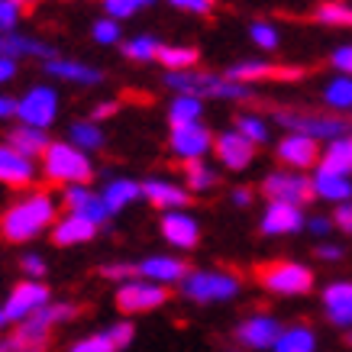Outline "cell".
<instances>
[{
	"mask_svg": "<svg viewBox=\"0 0 352 352\" xmlns=\"http://www.w3.org/2000/svg\"><path fill=\"white\" fill-rule=\"evenodd\" d=\"M275 123L288 129V133H300L317 142H333L340 136H349L352 129L342 117H330V113H304V110H275Z\"/></svg>",
	"mask_w": 352,
	"mask_h": 352,
	"instance_id": "cell-6",
	"label": "cell"
},
{
	"mask_svg": "<svg viewBox=\"0 0 352 352\" xmlns=\"http://www.w3.org/2000/svg\"><path fill=\"white\" fill-rule=\"evenodd\" d=\"M258 191L265 194L268 204H294V207H304L307 201H314V182L304 171H291V168H275L268 171Z\"/></svg>",
	"mask_w": 352,
	"mask_h": 352,
	"instance_id": "cell-7",
	"label": "cell"
},
{
	"mask_svg": "<svg viewBox=\"0 0 352 352\" xmlns=\"http://www.w3.org/2000/svg\"><path fill=\"white\" fill-rule=\"evenodd\" d=\"M165 300H168V288L146 278H129L117 288V307L123 314H146V310L162 307Z\"/></svg>",
	"mask_w": 352,
	"mask_h": 352,
	"instance_id": "cell-11",
	"label": "cell"
},
{
	"mask_svg": "<svg viewBox=\"0 0 352 352\" xmlns=\"http://www.w3.org/2000/svg\"><path fill=\"white\" fill-rule=\"evenodd\" d=\"M136 278H146V281H155L162 288H168V285H182L188 278V265L175 256H149L136 262Z\"/></svg>",
	"mask_w": 352,
	"mask_h": 352,
	"instance_id": "cell-21",
	"label": "cell"
},
{
	"mask_svg": "<svg viewBox=\"0 0 352 352\" xmlns=\"http://www.w3.org/2000/svg\"><path fill=\"white\" fill-rule=\"evenodd\" d=\"M307 226V217H304V207H294V204H268L262 217H258V230L262 236H291Z\"/></svg>",
	"mask_w": 352,
	"mask_h": 352,
	"instance_id": "cell-18",
	"label": "cell"
},
{
	"mask_svg": "<svg viewBox=\"0 0 352 352\" xmlns=\"http://www.w3.org/2000/svg\"><path fill=\"white\" fill-rule=\"evenodd\" d=\"M20 3H23V7H26V3H39V0H20Z\"/></svg>",
	"mask_w": 352,
	"mask_h": 352,
	"instance_id": "cell-58",
	"label": "cell"
},
{
	"mask_svg": "<svg viewBox=\"0 0 352 352\" xmlns=\"http://www.w3.org/2000/svg\"><path fill=\"white\" fill-rule=\"evenodd\" d=\"M43 175L49 182L62 184V188H72V184H87L94 178V165H91V155L81 149H75L68 139L62 142H52L49 152L43 155Z\"/></svg>",
	"mask_w": 352,
	"mask_h": 352,
	"instance_id": "cell-3",
	"label": "cell"
},
{
	"mask_svg": "<svg viewBox=\"0 0 352 352\" xmlns=\"http://www.w3.org/2000/svg\"><path fill=\"white\" fill-rule=\"evenodd\" d=\"M226 78H233L239 85H256V81H268V78H300V68H281V65L262 62V58H245V62H236L223 72Z\"/></svg>",
	"mask_w": 352,
	"mask_h": 352,
	"instance_id": "cell-20",
	"label": "cell"
},
{
	"mask_svg": "<svg viewBox=\"0 0 352 352\" xmlns=\"http://www.w3.org/2000/svg\"><path fill=\"white\" fill-rule=\"evenodd\" d=\"M20 268H23V275L30 278V281H36V278L45 275V258L36 256V252H26V256L20 258Z\"/></svg>",
	"mask_w": 352,
	"mask_h": 352,
	"instance_id": "cell-48",
	"label": "cell"
},
{
	"mask_svg": "<svg viewBox=\"0 0 352 352\" xmlns=\"http://www.w3.org/2000/svg\"><path fill=\"white\" fill-rule=\"evenodd\" d=\"M272 352H317V336H314L310 327L294 323V327H285V333L278 336Z\"/></svg>",
	"mask_w": 352,
	"mask_h": 352,
	"instance_id": "cell-32",
	"label": "cell"
},
{
	"mask_svg": "<svg viewBox=\"0 0 352 352\" xmlns=\"http://www.w3.org/2000/svg\"><path fill=\"white\" fill-rule=\"evenodd\" d=\"M214 155L226 171H243L252 165V159H256V146H252L245 136H239L236 129H223V133H217Z\"/></svg>",
	"mask_w": 352,
	"mask_h": 352,
	"instance_id": "cell-16",
	"label": "cell"
},
{
	"mask_svg": "<svg viewBox=\"0 0 352 352\" xmlns=\"http://www.w3.org/2000/svg\"><path fill=\"white\" fill-rule=\"evenodd\" d=\"M45 75L58 78V81H68V85H78V87H94L104 81V72H97L94 65H85L78 58H52L45 62Z\"/></svg>",
	"mask_w": 352,
	"mask_h": 352,
	"instance_id": "cell-23",
	"label": "cell"
},
{
	"mask_svg": "<svg viewBox=\"0 0 352 352\" xmlns=\"http://www.w3.org/2000/svg\"><path fill=\"white\" fill-rule=\"evenodd\" d=\"M275 155H278V162H281L285 168H291V171H310V168L317 171L323 149H320V142H317V139L300 136V133H288V136L278 139Z\"/></svg>",
	"mask_w": 352,
	"mask_h": 352,
	"instance_id": "cell-12",
	"label": "cell"
},
{
	"mask_svg": "<svg viewBox=\"0 0 352 352\" xmlns=\"http://www.w3.org/2000/svg\"><path fill=\"white\" fill-rule=\"evenodd\" d=\"M204 117V100L191 94H175L168 104V123L171 129L178 126H191V123H201Z\"/></svg>",
	"mask_w": 352,
	"mask_h": 352,
	"instance_id": "cell-30",
	"label": "cell"
},
{
	"mask_svg": "<svg viewBox=\"0 0 352 352\" xmlns=\"http://www.w3.org/2000/svg\"><path fill=\"white\" fill-rule=\"evenodd\" d=\"M117 110H120L117 100H100V104H94V110H91V120H94V123H104V120H110Z\"/></svg>",
	"mask_w": 352,
	"mask_h": 352,
	"instance_id": "cell-51",
	"label": "cell"
},
{
	"mask_svg": "<svg viewBox=\"0 0 352 352\" xmlns=\"http://www.w3.org/2000/svg\"><path fill=\"white\" fill-rule=\"evenodd\" d=\"M16 72H20V62L10 58V55H0V85H10Z\"/></svg>",
	"mask_w": 352,
	"mask_h": 352,
	"instance_id": "cell-52",
	"label": "cell"
},
{
	"mask_svg": "<svg viewBox=\"0 0 352 352\" xmlns=\"http://www.w3.org/2000/svg\"><path fill=\"white\" fill-rule=\"evenodd\" d=\"M217 184H220V175L207 162H188L184 165V188L191 194H210Z\"/></svg>",
	"mask_w": 352,
	"mask_h": 352,
	"instance_id": "cell-33",
	"label": "cell"
},
{
	"mask_svg": "<svg viewBox=\"0 0 352 352\" xmlns=\"http://www.w3.org/2000/svg\"><path fill=\"white\" fill-rule=\"evenodd\" d=\"M20 16H23V3L20 0H0V36L3 32H20Z\"/></svg>",
	"mask_w": 352,
	"mask_h": 352,
	"instance_id": "cell-43",
	"label": "cell"
},
{
	"mask_svg": "<svg viewBox=\"0 0 352 352\" xmlns=\"http://www.w3.org/2000/svg\"><path fill=\"white\" fill-rule=\"evenodd\" d=\"M0 352H49V336H36L26 327L0 336Z\"/></svg>",
	"mask_w": 352,
	"mask_h": 352,
	"instance_id": "cell-34",
	"label": "cell"
},
{
	"mask_svg": "<svg viewBox=\"0 0 352 352\" xmlns=\"http://www.w3.org/2000/svg\"><path fill=\"white\" fill-rule=\"evenodd\" d=\"M333 226L342 230V233H352V201L333 207Z\"/></svg>",
	"mask_w": 352,
	"mask_h": 352,
	"instance_id": "cell-49",
	"label": "cell"
},
{
	"mask_svg": "<svg viewBox=\"0 0 352 352\" xmlns=\"http://www.w3.org/2000/svg\"><path fill=\"white\" fill-rule=\"evenodd\" d=\"M120 36H123V30H120V23L110 20V16H104V20H97L94 26H91V39H94L97 45H117Z\"/></svg>",
	"mask_w": 352,
	"mask_h": 352,
	"instance_id": "cell-42",
	"label": "cell"
},
{
	"mask_svg": "<svg viewBox=\"0 0 352 352\" xmlns=\"http://www.w3.org/2000/svg\"><path fill=\"white\" fill-rule=\"evenodd\" d=\"M256 278L265 291L281 294V298H298V294H307L314 288V272L307 265H300V262H291V258H278V262L258 265Z\"/></svg>",
	"mask_w": 352,
	"mask_h": 352,
	"instance_id": "cell-5",
	"label": "cell"
},
{
	"mask_svg": "<svg viewBox=\"0 0 352 352\" xmlns=\"http://www.w3.org/2000/svg\"><path fill=\"white\" fill-rule=\"evenodd\" d=\"M233 123H236V126H233L236 133H239V136H245L252 146H262V142H268V136H272V133H268L265 117H262V113H252V110H243Z\"/></svg>",
	"mask_w": 352,
	"mask_h": 352,
	"instance_id": "cell-37",
	"label": "cell"
},
{
	"mask_svg": "<svg viewBox=\"0 0 352 352\" xmlns=\"http://www.w3.org/2000/svg\"><path fill=\"white\" fill-rule=\"evenodd\" d=\"M100 197H104V204L110 207V214H120L123 207H129V204H136L139 197H142V184L133 182V178H110L104 188H100Z\"/></svg>",
	"mask_w": 352,
	"mask_h": 352,
	"instance_id": "cell-28",
	"label": "cell"
},
{
	"mask_svg": "<svg viewBox=\"0 0 352 352\" xmlns=\"http://www.w3.org/2000/svg\"><path fill=\"white\" fill-rule=\"evenodd\" d=\"M281 333H285V327L272 314H252L236 327V342L243 349H275Z\"/></svg>",
	"mask_w": 352,
	"mask_h": 352,
	"instance_id": "cell-14",
	"label": "cell"
},
{
	"mask_svg": "<svg viewBox=\"0 0 352 352\" xmlns=\"http://www.w3.org/2000/svg\"><path fill=\"white\" fill-rule=\"evenodd\" d=\"M159 230L165 236V243L175 245V249H184V252L201 243V223L188 210H168V214H162Z\"/></svg>",
	"mask_w": 352,
	"mask_h": 352,
	"instance_id": "cell-17",
	"label": "cell"
},
{
	"mask_svg": "<svg viewBox=\"0 0 352 352\" xmlns=\"http://www.w3.org/2000/svg\"><path fill=\"white\" fill-rule=\"evenodd\" d=\"M307 230L314 236H330V230H333V217H323V214H317V217H310L307 220Z\"/></svg>",
	"mask_w": 352,
	"mask_h": 352,
	"instance_id": "cell-53",
	"label": "cell"
},
{
	"mask_svg": "<svg viewBox=\"0 0 352 352\" xmlns=\"http://www.w3.org/2000/svg\"><path fill=\"white\" fill-rule=\"evenodd\" d=\"M165 85L175 94L191 97H214V100H256V87L239 85L233 78L217 75V72H165Z\"/></svg>",
	"mask_w": 352,
	"mask_h": 352,
	"instance_id": "cell-2",
	"label": "cell"
},
{
	"mask_svg": "<svg viewBox=\"0 0 352 352\" xmlns=\"http://www.w3.org/2000/svg\"><path fill=\"white\" fill-rule=\"evenodd\" d=\"M330 65L340 72V75L352 78V43L336 45V49H333V55H330Z\"/></svg>",
	"mask_w": 352,
	"mask_h": 352,
	"instance_id": "cell-47",
	"label": "cell"
},
{
	"mask_svg": "<svg viewBox=\"0 0 352 352\" xmlns=\"http://www.w3.org/2000/svg\"><path fill=\"white\" fill-rule=\"evenodd\" d=\"M7 142H10L13 149H20L23 155H30V159H43L49 146H52V139H49V129H36V126H13L7 133Z\"/></svg>",
	"mask_w": 352,
	"mask_h": 352,
	"instance_id": "cell-27",
	"label": "cell"
},
{
	"mask_svg": "<svg viewBox=\"0 0 352 352\" xmlns=\"http://www.w3.org/2000/svg\"><path fill=\"white\" fill-rule=\"evenodd\" d=\"M239 278L233 272H217V268H197L188 272L182 281V294L194 304H220V300H233L239 294Z\"/></svg>",
	"mask_w": 352,
	"mask_h": 352,
	"instance_id": "cell-4",
	"label": "cell"
},
{
	"mask_svg": "<svg viewBox=\"0 0 352 352\" xmlns=\"http://www.w3.org/2000/svg\"><path fill=\"white\" fill-rule=\"evenodd\" d=\"M175 10H184V13H210L214 0H168Z\"/></svg>",
	"mask_w": 352,
	"mask_h": 352,
	"instance_id": "cell-50",
	"label": "cell"
},
{
	"mask_svg": "<svg viewBox=\"0 0 352 352\" xmlns=\"http://www.w3.org/2000/svg\"><path fill=\"white\" fill-rule=\"evenodd\" d=\"M317 258H323V262H340V258H342V245L320 243V245H317Z\"/></svg>",
	"mask_w": 352,
	"mask_h": 352,
	"instance_id": "cell-55",
	"label": "cell"
},
{
	"mask_svg": "<svg viewBox=\"0 0 352 352\" xmlns=\"http://www.w3.org/2000/svg\"><path fill=\"white\" fill-rule=\"evenodd\" d=\"M217 136L204 123H191V126H178L168 133V149L175 159H182L184 165L188 162H204L207 152H214Z\"/></svg>",
	"mask_w": 352,
	"mask_h": 352,
	"instance_id": "cell-10",
	"label": "cell"
},
{
	"mask_svg": "<svg viewBox=\"0 0 352 352\" xmlns=\"http://www.w3.org/2000/svg\"><path fill=\"white\" fill-rule=\"evenodd\" d=\"M39 175H43V168L36 165V159L23 155L20 149H13L10 142H0V184H7V188H30Z\"/></svg>",
	"mask_w": 352,
	"mask_h": 352,
	"instance_id": "cell-15",
	"label": "cell"
},
{
	"mask_svg": "<svg viewBox=\"0 0 352 352\" xmlns=\"http://www.w3.org/2000/svg\"><path fill=\"white\" fill-rule=\"evenodd\" d=\"M100 275L123 285L129 278H136V265H129V262H107V265H100Z\"/></svg>",
	"mask_w": 352,
	"mask_h": 352,
	"instance_id": "cell-46",
	"label": "cell"
},
{
	"mask_svg": "<svg viewBox=\"0 0 352 352\" xmlns=\"http://www.w3.org/2000/svg\"><path fill=\"white\" fill-rule=\"evenodd\" d=\"M58 117V91L49 85H32L26 94L20 97V123L23 126L49 129Z\"/></svg>",
	"mask_w": 352,
	"mask_h": 352,
	"instance_id": "cell-9",
	"label": "cell"
},
{
	"mask_svg": "<svg viewBox=\"0 0 352 352\" xmlns=\"http://www.w3.org/2000/svg\"><path fill=\"white\" fill-rule=\"evenodd\" d=\"M201 62V52L194 45H175V43H162V52H159V65L165 72H191L194 65Z\"/></svg>",
	"mask_w": 352,
	"mask_h": 352,
	"instance_id": "cell-31",
	"label": "cell"
},
{
	"mask_svg": "<svg viewBox=\"0 0 352 352\" xmlns=\"http://www.w3.org/2000/svg\"><path fill=\"white\" fill-rule=\"evenodd\" d=\"M0 55H10V58H39V62H52L58 58L52 45L39 43V39H32V36H23V32H3L0 36Z\"/></svg>",
	"mask_w": 352,
	"mask_h": 352,
	"instance_id": "cell-24",
	"label": "cell"
},
{
	"mask_svg": "<svg viewBox=\"0 0 352 352\" xmlns=\"http://www.w3.org/2000/svg\"><path fill=\"white\" fill-rule=\"evenodd\" d=\"M104 3V13H107L110 20H129V16H136L142 7H152L155 0H100Z\"/></svg>",
	"mask_w": 352,
	"mask_h": 352,
	"instance_id": "cell-40",
	"label": "cell"
},
{
	"mask_svg": "<svg viewBox=\"0 0 352 352\" xmlns=\"http://www.w3.org/2000/svg\"><path fill=\"white\" fill-rule=\"evenodd\" d=\"M68 142L81 152H94L104 146V129H100V123H94L91 117L78 120V123H72V129H68Z\"/></svg>",
	"mask_w": 352,
	"mask_h": 352,
	"instance_id": "cell-35",
	"label": "cell"
},
{
	"mask_svg": "<svg viewBox=\"0 0 352 352\" xmlns=\"http://www.w3.org/2000/svg\"><path fill=\"white\" fill-rule=\"evenodd\" d=\"M310 182H314V197L317 201L336 204V207L352 201V178H346V175H333V171L317 168L310 175Z\"/></svg>",
	"mask_w": 352,
	"mask_h": 352,
	"instance_id": "cell-26",
	"label": "cell"
},
{
	"mask_svg": "<svg viewBox=\"0 0 352 352\" xmlns=\"http://www.w3.org/2000/svg\"><path fill=\"white\" fill-rule=\"evenodd\" d=\"M317 168L352 178V133L349 136L333 139V142L323 146V155H320V165H317Z\"/></svg>",
	"mask_w": 352,
	"mask_h": 352,
	"instance_id": "cell-29",
	"label": "cell"
},
{
	"mask_svg": "<svg viewBox=\"0 0 352 352\" xmlns=\"http://www.w3.org/2000/svg\"><path fill=\"white\" fill-rule=\"evenodd\" d=\"M162 43L155 36H133L129 43H123V55L129 62H159Z\"/></svg>",
	"mask_w": 352,
	"mask_h": 352,
	"instance_id": "cell-38",
	"label": "cell"
},
{
	"mask_svg": "<svg viewBox=\"0 0 352 352\" xmlns=\"http://www.w3.org/2000/svg\"><path fill=\"white\" fill-rule=\"evenodd\" d=\"M323 104L330 110H336V113L352 110V78L336 75L333 81H327V87H323Z\"/></svg>",
	"mask_w": 352,
	"mask_h": 352,
	"instance_id": "cell-36",
	"label": "cell"
},
{
	"mask_svg": "<svg viewBox=\"0 0 352 352\" xmlns=\"http://www.w3.org/2000/svg\"><path fill=\"white\" fill-rule=\"evenodd\" d=\"M317 23L323 26H352V7L342 0H323L320 7L314 10Z\"/></svg>",
	"mask_w": 352,
	"mask_h": 352,
	"instance_id": "cell-39",
	"label": "cell"
},
{
	"mask_svg": "<svg viewBox=\"0 0 352 352\" xmlns=\"http://www.w3.org/2000/svg\"><path fill=\"white\" fill-rule=\"evenodd\" d=\"M327 320L340 330H352V281H333L323 288Z\"/></svg>",
	"mask_w": 352,
	"mask_h": 352,
	"instance_id": "cell-22",
	"label": "cell"
},
{
	"mask_svg": "<svg viewBox=\"0 0 352 352\" xmlns=\"http://www.w3.org/2000/svg\"><path fill=\"white\" fill-rule=\"evenodd\" d=\"M62 201H65V210L68 214H78L85 217L87 223H94L97 230L107 223L110 217V207L104 204V197L100 194H94L87 184H72V188H62Z\"/></svg>",
	"mask_w": 352,
	"mask_h": 352,
	"instance_id": "cell-13",
	"label": "cell"
},
{
	"mask_svg": "<svg viewBox=\"0 0 352 352\" xmlns=\"http://www.w3.org/2000/svg\"><path fill=\"white\" fill-rule=\"evenodd\" d=\"M3 323H7V317H3V307H0V327H3Z\"/></svg>",
	"mask_w": 352,
	"mask_h": 352,
	"instance_id": "cell-57",
	"label": "cell"
},
{
	"mask_svg": "<svg viewBox=\"0 0 352 352\" xmlns=\"http://www.w3.org/2000/svg\"><path fill=\"white\" fill-rule=\"evenodd\" d=\"M49 233H52L55 245H85V243H91V239L97 236V226L87 223L85 217L68 214V210H65V217L55 220V226L49 230Z\"/></svg>",
	"mask_w": 352,
	"mask_h": 352,
	"instance_id": "cell-25",
	"label": "cell"
},
{
	"mask_svg": "<svg viewBox=\"0 0 352 352\" xmlns=\"http://www.w3.org/2000/svg\"><path fill=\"white\" fill-rule=\"evenodd\" d=\"M104 333L110 336V342H113L117 349H126L129 342H133V336H136V327L129 320H120V323H113V327H107Z\"/></svg>",
	"mask_w": 352,
	"mask_h": 352,
	"instance_id": "cell-45",
	"label": "cell"
},
{
	"mask_svg": "<svg viewBox=\"0 0 352 352\" xmlns=\"http://www.w3.org/2000/svg\"><path fill=\"white\" fill-rule=\"evenodd\" d=\"M20 117V97L0 94V120H13Z\"/></svg>",
	"mask_w": 352,
	"mask_h": 352,
	"instance_id": "cell-54",
	"label": "cell"
},
{
	"mask_svg": "<svg viewBox=\"0 0 352 352\" xmlns=\"http://www.w3.org/2000/svg\"><path fill=\"white\" fill-rule=\"evenodd\" d=\"M249 39H252V45H258V49H265V52H272V49H278L281 45V32L272 26V23L258 20L249 26Z\"/></svg>",
	"mask_w": 352,
	"mask_h": 352,
	"instance_id": "cell-41",
	"label": "cell"
},
{
	"mask_svg": "<svg viewBox=\"0 0 352 352\" xmlns=\"http://www.w3.org/2000/svg\"><path fill=\"white\" fill-rule=\"evenodd\" d=\"M142 197H146L152 207H159L162 214L184 210V207L191 204V191H188L184 184L168 182V178H146V182H142Z\"/></svg>",
	"mask_w": 352,
	"mask_h": 352,
	"instance_id": "cell-19",
	"label": "cell"
},
{
	"mask_svg": "<svg viewBox=\"0 0 352 352\" xmlns=\"http://www.w3.org/2000/svg\"><path fill=\"white\" fill-rule=\"evenodd\" d=\"M68 352H117V346L110 342L107 333L100 330V333H91V336H85V340H78Z\"/></svg>",
	"mask_w": 352,
	"mask_h": 352,
	"instance_id": "cell-44",
	"label": "cell"
},
{
	"mask_svg": "<svg viewBox=\"0 0 352 352\" xmlns=\"http://www.w3.org/2000/svg\"><path fill=\"white\" fill-rule=\"evenodd\" d=\"M52 304V291L45 288L43 281H20L16 288L7 294V300H3V317H7V323H26L32 320L39 310H45Z\"/></svg>",
	"mask_w": 352,
	"mask_h": 352,
	"instance_id": "cell-8",
	"label": "cell"
},
{
	"mask_svg": "<svg viewBox=\"0 0 352 352\" xmlns=\"http://www.w3.org/2000/svg\"><path fill=\"white\" fill-rule=\"evenodd\" d=\"M55 220H58V201L49 191H30L0 214V236L16 245L30 243L45 230H52Z\"/></svg>",
	"mask_w": 352,
	"mask_h": 352,
	"instance_id": "cell-1",
	"label": "cell"
},
{
	"mask_svg": "<svg viewBox=\"0 0 352 352\" xmlns=\"http://www.w3.org/2000/svg\"><path fill=\"white\" fill-rule=\"evenodd\" d=\"M230 201H233L236 207H249V204H252V188H245V184L233 188V191H230Z\"/></svg>",
	"mask_w": 352,
	"mask_h": 352,
	"instance_id": "cell-56",
	"label": "cell"
}]
</instances>
